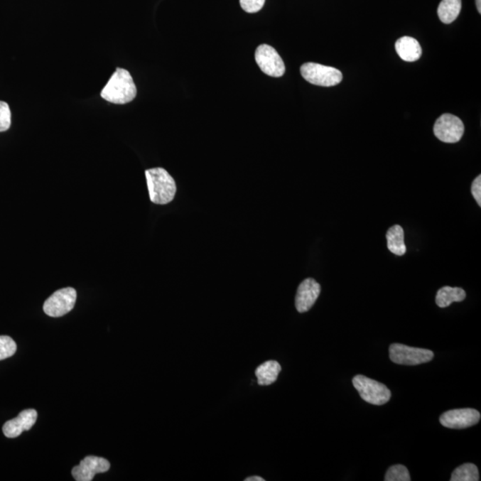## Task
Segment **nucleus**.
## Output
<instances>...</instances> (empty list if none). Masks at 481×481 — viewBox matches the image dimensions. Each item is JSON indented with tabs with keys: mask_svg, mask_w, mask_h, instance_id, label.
Returning a JSON list of instances; mask_svg holds the SVG:
<instances>
[{
	"mask_svg": "<svg viewBox=\"0 0 481 481\" xmlns=\"http://www.w3.org/2000/svg\"><path fill=\"white\" fill-rule=\"evenodd\" d=\"M281 370L282 368L276 361L270 360L261 364L255 371L258 384L261 386L271 385L277 380Z\"/></svg>",
	"mask_w": 481,
	"mask_h": 481,
	"instance_id": "obj_15",
	"label": "nucleus"
},
{
	"mask_svg": "<svg viewBox=\"0 0 481 481\" xmlns=\"http://www.w3.org/2000/svg\"><path fill=\"white\" fill-rule=\"evenodd\" d=\"M77 300V291L72 287L56 291L45 301L43 310L51 318L63 317L73 310Z\"/></svg>",
	"mask_w": 481,
	"mask_h": 481,
	"instance_id": "obj_6",
	"label": "nucleus"
},
{
	"mask_svg": "<svg viewBox=\"0 0 481 481\" xmlns=\"http://www.w3.org/2000/svg\"><path fill=\"white\" fill-rule=\"evenodd\" d=\"M16 343L11 337L0 336V361L6 360L16 354Z\"/></svg>",
	"mask_w": 481,
	"mask_h": 481,
	"instance_id": "obj_20",
	"label": "nucleus"
},
{
	"mask_svg": "<svg viewBox=\"0 0 481 481\" xmlns=\"http://www.w3.org/2000/svg\"><path fill=\"white\" fill-rule=\"evenodd\" d=\"M265 1L266 0H240V5L245 12L254 13L261 11Z\"/></svg>",
	"mask_w": 481,
	"mask_h": 481,
	"instance_id": "obj_22",
	"label": "nucleus"
},
{
	"mask_svg": "<svg viewBox=\"0 0 481 481\" xmlns=\"http://www.w3.org/2000/svg\"><path fill=\"white\" fill-rule=\"evenodd\" d=\"M384 480L386 481H410L411 477L406 466L396 465L387 470Z\"/></svg>",
	"mask_w": 481,
	"mask_h": 481,
	"instance_id": "obj_19",
	"label": "nucleus"
},
{
	"mask_svg": "<svg viewBox=\"0 0 481 481\" xmlns=\"http://www.w3.org/2000/svg\"><path fill=\"white\" fill-rule=\"evenodd\" d=\"M245 481H265V480L261 477L254 476L247 477V479H245Z\"/></svg>",
	"mask_w": 481,
	"mask_h": 481,
	"instance_id": "obj_24",
	"label": "nucleus"
},
{
	"mask_svg": "<svg viewBox=\"0 0 481 481\" xmlns=\"http://www.w3.org/2000/svg\"><path fill=\"white\" fill-rule=\"evenodd\" d=\"M321 293V286L313 279L304 280L298 288L295 306L298 312L305 313L310 310Z\"/></svg>",
	"mask_w": 481,
	"mask_h": 481,
	"instance_id": "obj_11",
	"label": "nucleus"
},
{
	"mask_svg": "<svg viewBox=\"0 0 481 481\" xmlns=\"http://www.w3.org/2000/svg\"><path fill=\"white\" fill-rule=\"evenodd\" d=\"M396 53L399 58L406 62H416L422 56V48L416 38L402 37L395 44Z\"/></svg>",
	"mask_w": 481,
	"mask_h": 481,
	"instance_id": "obj_13",
	"label": "nucleus"
},
{
	"mask_svg": "<svg viewBox=\"0 0 481 481\" xmlns=\"http://www.w3.org/2000/svg\"><path fill=\"white\" fill-rule=\"evenodd\" d=\"M110 467V463L107 459L90 455L72 469V474L77 481H91L97 474L108 472Z\"/></svg>",
	"mask_w": 481,
	"mask_h": 481,
	"instance_id": "obj_10",
	"label": "nucleus"
},
{
	"mask_svg": "<svg viewBox=\"0 0 481 481\" xmlns=\"http://www.w3.org/2000/svg\"><path fill=\"white\" fill-rule=\"evenodd\" d=\"M11 116L9 105L0 101V132L9 131L11 126Z\"/></svg>",
	"mask_w": 481,
	"mask_h": 481,
	"instance_id": "obj_21",
	"label": "nucleus"
},
{
	"mask_svg": "<svg viewBox=\"0 0 481 481\" xmlns=\"http://www.w3.org/2000/svg\"><path fill=\"white\" fill-rule=\"evenodd\" d=\"M136 87L127 70L117 68L101 92L105 101L116 104H125L135 99Z\"/></svg>",
	"mask_w": 481,
	"mask_h": 481,
	"instance_id": "obj_1",
	"label": "nucleus"
},
{
	"mask_svg": "<svg viewBox=\"0 0 481 481\" xmlns=\"http://www.w3.org/2000/svg\"><path fill=\"white\" fill-rule=\"evenodd\" d=\"M465 298V291L462 288L444 286L438 291L436 303L440 308H447L453 303H461Z\"/></svg>",
	"mask_w": 481,
	"mask_h": 481,
	"instance_id": "obj_16",
	"label": "nucleus"
},
{
	"mask_svg": "<svg viewBox=\"0 0 481 481\" xmlns=\"http://www.w3.org/2000/svg\"><path fill=\"white\" fill-rule=\"evenodd\" d=\"M476 6L477 11L481 13V0H476Z\"/></svg>",
	"mask_w": 481,
	"mask_h": 481,
	"instance_id": "obj_25",
	"label": "nucleus"
},
{
	"mask_svg": "<svg viewBox=\"0 0 481 481\" xmlns=\"http://www.w3.org/2000/svg\"><path fill=\"white\" fill-rule=\"evenodd\" d=\"M301 73L308 82L320 87L338 85L343 79L342 73L338 69L315 63L304 64L301 67Z\"/></svg>",
	"mask_w": 481,
	"mask_h": 481,
	"instance_id": "obj_4",
	"label": "nucleus"
},
{
	"mask_svg": "<svg viewBox=\"0 0 481 481\" xmlns=\"http://www.w3.org/2000/svg\"><path fill=\"white\" fill-rule=\"evenodd\" d=\"M355 389L364 401L375 406H382L391 398V392L384 384L372 380L364 375H357L352 380Z\"/></svg>",
	"mask_w": 481,
	"mask_h": 481,
	"instance_id": "obj_3",
	"label": "nucleus"
},
{
	"mask_svg": "<svg viewBox=\"0 0 481 481\" xmlns=\"http://www.w3.org/2000/svg\"><path fill=\"white\" fill-rule=\"evenodd\" d=\"M38 413L36 410L28 409L21 412L15 419L9 420L2 428L3 433L6 438L19 437L23 431H29L36 423Z\"/></svg>",
	"mask_w": 481,
	"mask_h": 481,
	"instance_id": "obj_12",
	"label": "nucleus"
},
{
	"mask_svg": "<svg viewBox=\"0 0 481 481\" xmlns=\"http://www.w3.org/2000/svg\"><path fill=\"white\" fill-rule=\"evenodd\" d=\"M462 9V0H442L438 9V18L445 24L458 18Z\"/></svg>",
	"mask_w": 481,
	"mask_h": 481,
	"instance_id": "obj_17",
	"label": "nucleus"
},
{
	"mask_svg": "<svg viewBox=\"0 0 481 481\" xmlns=\"http://www.w3.org/2000/svg\"><path fill=\"white\" fill-rule=\"evenodd\" d=\"M433 131L434 135L441 141L455 144L462 139L463 133H465V125L456 116L445 114L435 122Z\"/></svg>",
	"mask_w": 481,
	"mask_h": 481,
	"instance_id": "obj_8",
	"label": "nucleus"
},
{
	"mask_svg": "<svg viewBox=\"0 0 481 481\" xmlns=\"http://www.w3.org/2000/svg\"><path fill=\"white\" fill-rule=\"evenodd\" d=\"M147 187L151 202L165 205L173 201L177 185L174 178L163 168H153L146 171Z\"/></svg>",
	"mask_w": 481,
	"mask_h": 481,
	"instance_id": "obj_2",
	"label": "nucleus"
},
{
	"mask_svg": "<svg viewBox=\"0 0 481 481\" xmlns=\"http://www.w3.org/2000/svg\"><path fill=\"white\" fill-rule=\"evenodd\" d=\"M472 194L475 198L477 205L481 206V175L474 179L472 185Z\"/></svg>",
	"mask_w": 481,
	"mask_h": 481,
	"instance_id": "obj_23",
	"label": "nucleus"
},
{
	"mask_svg": "<svg viewBox=\"0 0 481 481\" xmlns=\"http://www.w3.org/2000/svg\"><path fill=\"white\" fill-rule=\"evenodd\" d=\"M434 357V353L430 350L418 349L404 344L394 343L389 347V358L392 362L403 366H417L430 362Z\"/></svg>",
	"mask_w": 481,
	"mask_h": 481,
	"instance_id": "obj_5",
	"label": "nucleus"
},
{
	"mask_svg": "<svg viewBox=\"0 0 481 481\" xmlns=\"http://www.w3.org/2000/svg\"><path fill=\"white\" fill-rule=\"evenodd\" d=\"M451 481H479L477 467L473 463H465L458 467L452 473Z\"/></svg>",
	"mask_w": 481,
	"mask_h": 481,
	"instance_id": "obj_18",
	"label": "nucleus"
},
{
	"mask_svg": "<svg viewBox=\"0 0 481 481\" xmlns=\"http://www.w3.org/2000/svg\"><path fill=\"white\" fill-rule=\"evenodd\" d=\"M480 417V413L475 409H455L442 414L440 422L449 429H465L479 423Z\"/></svg>",
	"mask_w": 481,
	"mask_h": 481,
	"instance_id": "obj_9",
	"label": "nucleus"
},
{
	"mask_svg": "<svg viewBox=\"0 0 481 481\" xmlns=\"http://www.w3.org/2000/svg\"><path fill=\"white\" fill-rule=\"evenodd\" d=\"M256 63L265 75L279 78L286 72V65L282 58L271 45H259L255 52Z\"/></svg>",
	"mask_w": 481,
	"mask_h": 481,
	"instance_id": "obj_7",
	"label": "nucleus"
},
{
	"mask_svg": "<svg viewBox=\"0 0 481 481\" xmlns=\"http://www.w3.org/2000/svg\"><path fill=\"white\" fill-rule=\"evenodd\" d=\"M386 238H387L389 252L396 256L406 254L405 233H404L402 227H400L399 225H395V226L389 228L387 234H386Z\"/></svg>",
	"mask_w": 481,
	"mask_h": 481,
	"instance_id": "obj_14",
	"label": "nucleus"
}]
</instances>
